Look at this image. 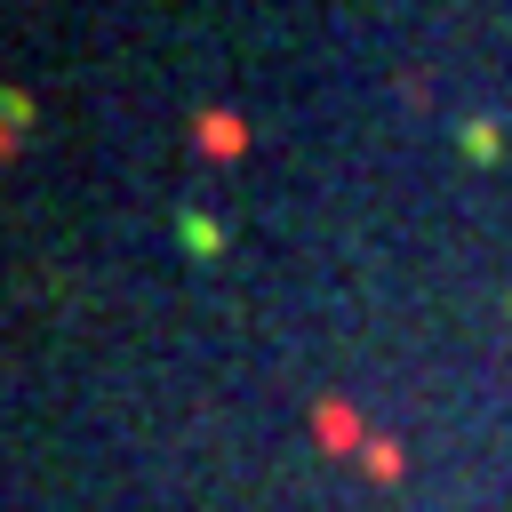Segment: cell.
<instances>
[{
  "label": "cell",
  "mask_w": 512,
  "mask_h": 512,
  "mask_svg": "<svg viewBox=\"0 0 512 512\" xmlns=\"http://www.w3.org/2000/svg\"><path fill=\"white\" fill-rule=\"evenodd\" d=\"M456 144H464V160H496V152H504V136H496L488 120H464V128H456Z\"/></svg>",
  "instance_id": "7a4b0ae2"
},
{
  "label": "cell",
  "mask_w": 512,
  "mask_h": 512,
  "mask_svg": "<svg viewBox=\"0 0 512 512\" xmlns=\"http://www.w3.org/2000/svg\"><path fill=\"white\" fill-rule=\"evenodd\" d=\"M176 232H184V248H192V256H216V248H224V232H216V216H208V208H184V216H176Z\"/></svg>",
  "instance_id": "6da1fadb"
},
{
  "label": "cell",
  "mask_w": 512,
  "mask_h": 512,
  "mask_svg": "<svg viewBox=\"0 0 512 512\" xmlns=\"http://www.w3.org/2000/svg\"><path fill=\"white\" fill-rule=\"evenodd\" d=\"M200 144H208V152H240V120H232V112L200 120Z\"/></svg>",
  "instance_id": "3957f363"
}]
</instances>
